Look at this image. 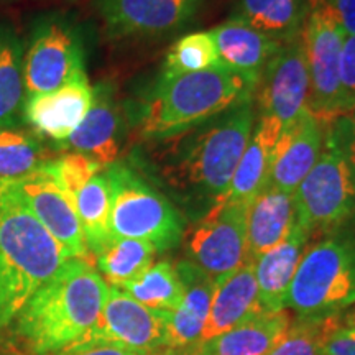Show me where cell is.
Wrapping results in <instances>:
<instances>
[{
	"mask_svg": "<svg viewBox=\"0 0 355 355\" xmlns=\"http://www.w3.org/2000/svg\"><path fill=\"white\" fill-rule=\"evenodd\" d=\"M255 127L254 99L153 144L150 170L180 201L206 206L224 201Z\"/></svg>",
	"mask_w": 355,
	"mask_h": 355,
	"instance_id": "1",
	"label": "cell"
},
{
	"mask_svg": "<svg viewBox=\"0 0 355 355\" xmlns=\"http://www.w3.org/2000/svg\"><path fill=\"white\" fill-rule=\"evenodd\" d=\"M109 285L89 260L69 259L15 318V334L32 355L79 343L96 326Z\"/></svg>",
	"mask_w": 355,
	"mask_h": 355,
	"instance_id": "2",
	"label": "cell"
},
{
	"mask_svg": "<svg viewBox=\"0 0 355 355\" xmlns=\"http://www.w3.org/2000/svg\"><path fill=\"white\" fill-rule=\"evenodd\" d=\"M71 257L10 186H0V329Z\"/></svg>",
	"mask_w": 355,
	"mask_h": 355,
	"instance_id": "3",
	"label": "cell"
},
{
	"mask_svg": "<svg viewBox=\"0 0 355 355\" xmlns=\"http://www.w3.org/2000/svg\"><path fill=\"white\" fill-rule=\"evenodd\" d=\"M254 86L222 64L180 76L159 74L140 101L137 125L146 140L165 139L254 99Z\"/></svg>",
	"mask_w": 355,
	"mask_h": 355,
	"instance_id": "4",
	"label": "cell"
},
{
	"mask_svg": "<svg viewBox=\"0 0 355 355\" xmlns=\"http://www.w3.org/2000/svg\"><path fill=\"white\" fill-rule=\"evenodd\" d=\"M110 188V237L152 243L157 252L176 247L184 235V219L165 194L128 163L105 168Z\"/></svg>",
	"mask_w": 355,
	"mask_h": 355,
	"instance_id": "5",
	"label": "cell"
},
{
	"mask_svg": "<svg viewBox=\"0 0 355 355\" xmlns=\"http://www.w3.org/2000/svg\"><path fill=\"white\" fill-rule=\"evenodd\" d=\"M355 301V239L334 235L306 248L285 308L300 319L339 314Z\"/></svg>",
	"mask_w": 355,
	"mask_h": 355,
	"instance_id": "6",
	"label": "cell"
},
{
	"mask_svg": "<svg viewBox=\"0 0 355 355\" xmlns=\"http://www.w3.org/2000/svg\"><path fill=\"white\" fill-rule=\"evenodd\" d=\"M81 74L86 68L76 26L60 15L37 20L24 50L25 97L56 91Z\"/></svg>",
	"mask_w": 355,
	"mask_h": 355,
	"instance_id": "7",
	"label": "cell"
},
{
	"mask_svg": "<svg viewBox=\"0 0 355 355\" xmlns=\"http://www.w3.org/2000/svg\"><path fill=\"white\" fill-rule=\"evenodd\" d=\"M295 201L298 222L311 234L339 227L355 214V176L327 135L316 165L295 191Z\"/></svg>",
	"mask_w": 355,
	"mask_h": 355,
	"instance_id": "8",
	"label": "cell"
},
{
	"mask_svg": "<svg viewBox=\"0 0 355 355\" xmlns=\"http://www.w3.org/2000/svg\"><path fill=\"white\" fill-rule=\"evenodd\" d=\"M309 13L301 32L309 69V114L324 123L343 115L340 53L345 35L322 6L308 0Z\"/></svg>",
	"mask_w": 355,
	"mask_h": 355,
	"instance_id": "9",
	"label": "cell"
},
{
	"mask_svg": "<svg viewBox=\"0 0 355 355\" xmlns=\"http://www.w3.org/2000/svg\"><path fill=\"white\" fill-rule=\"evenodd\" d=\"M245 202L220 201L186 232L189 261L214 279L248 263Z\"/></svg>",
	"mask_w": 355,
	"mask_h": 355,
	"instance_id": "10",
	"label": "cell"
},
{
	"mask_svg": "<svg viewBox=\"0 0 355 355\" xmlns=\"http://www.w3.org/2000/svg\"><path fill=\"white\" fill-rule=\"evenodd\" d=\"M260 117L278 122L291 132L309 112V69L303 38L283 43L265 66L254 92Z\"/></svg>",
	"mask_w": 355,
	"mask_h": 355,
	"instance_id": "11",
	"label": "cell"
},
{
	"mask_svg": "<svg viewBox=\"0 0 355 355\" xmlns=\"http://www.w3.org/2000/svg\"><path fill=\"white\" fill-rule=\"evenodd\" d=\"M166 314L140 304L121 288L109 286L99 321L84 339L104 340L139 355H152L168 349Z\"/></svg>",
	"mask_w": 355,
	"mask_h": 355,
	"instance_id": "12",
	"label": "cell"
},
{
	"mask_svg": "<svg viewBox=\"0 0 355 355\" xmlns=\"http://www.w3.org/2000/svg\"><path fill=\"white\" fill-rule=\"evenodd\" d=\"M110 38H155L183 28L199 0H96Z\"/></svg>",
	"mask_w": 355,
	"mask_h": 355,
	"instance_id": "13",
	"label": "cell"
},
{
	"mask_svg": "<svg viewBox=\"0 0 355 355\" xmlns=\"http://www.w3.org/2000/svg\"><path fill=\"white\" fill-rule=\"evenodd\" d=\"M8 186L15 191L40 224L63 245L71 259L89 260L91 254L84 239L76 204L46 173L42 171V168Z\"/></svg>",
	"mask_w": 355,
	"mask_h": 355,
	"instance_id": "14",
	"label": "cell"
},
{
	"mask_svg": "<svg viewBox=\"0 0 355 355\" xmlns=\"http://www.w3.org/2000/svg\"><path fill=\"white\" fill-rule=\"evenodd\" d=\"M123 139V110L115 89L109 83H99L92 87V102L86 117L61 145L83 153L107 168L119 162Z\"/></svg>",
	"mask_w": 355,
	"mask_h": 355,
	"instance_id": "15",
	"label": "cell"
},
{
	"mask_svg": "<svg viewBox=\"0 0 355 355\" xmlns=\"http://www.w3.org/2000/svg\"><path fill=\"white\" fill-rule=\"evenodd\" d=\"M91 102L92 87L87 74H81L56 91L25 97L21 117L35 132L61 146L86 117Z\"/></svg>",
	"mask_w": 355,
	"mask_h": 355,
	"instance_id": "16",
	"label": "cell"
},
{
	"mask_svg": "<svg viewBox=\"0 0 355 355\" xmlns=\"http://www.w3.org/2000/svg\"><path fill=\"white\" fill-rule=\"evenodd\" d=\"M261 313L266 311L261 309L259 301L255 266L254 261H248L230 275L216 279L209 316L199 343L225 334Z\"/></svg>",
	"mask_w": 355,
	"mask_h": 355,
	"instance_id": "17",
	"label": "cell"
},
{
	"mask_svg": "<svg viewBox=\"0 0 355 355\" xmlns=\"http://www.w3.org/2000/svg\"><path fill=\"white\" fill-rule=\"evenodd\" d=\"M176 272L183 283L184 295L181 304L166 314L168 349L186 350L199 344L207 316H209L216 279L202 272L193 261L176 263Z\"/></svg>",
	"mask_w": 355,
	"mask_h": 355,
	"instance_id": "18",
	"label": "cell"
},
{
	"mask_svg": "<svg viewBox=\"0 0 355 355\" xmlns=\"http://www.w3.org/2000/svg\"><path fill=\"white\" fill-rule=\"evenodd\" d=\"M216 42L219 63L257 87L266 63L282 43L260 33L254 26L232 17L209 30Z\"/></svg>",
	"mask_w": 355,
	"mask_h": 355,
	"instance_id": "19",
	"label": "cell"
},
{
	"mask_svg": "<svg viewBox=\"0 0 355 355\" xmlns=\"http://www.w3.org/2000/svg\"><path fill=\"white\" fill-rule=\"evenodd\" d=\"M326 125L327 123L308 112L291 132L283 133L266 184L295 194L301 181L321 157Z\"/></svg>",
	"mask_w": 355,
	"mask_h": 355,
	"instance_id": "20",
	"label": "cell"
},
{
	"mask_svg": "<svg viewBox=\"0 0 355 355\" xmlns=\"http://www.w3.org/2000/svg\"><path fill=\"white\" fill-rule=\"evenodd\" d=\"M298 224L295 194L266 184L247 207V255L255 261L277 247Z\"/></svg>",
	"mask_w": 355,
	"mask_h": 355,
	"instance_id": "21",
	"label": "cell"
},
{
	"mask_svg": "<svg viewBox=\"0 0 355 355\" xmlns=\"http://www.w3.org/2000/svg\"><path fill=\"white\" fill-rule=\"evenodd\" d=\"M309 235V230L298 222L285 241L270 248L254 261L259 301L261 309L266 313L286 309L288 290L306 252Z\"/></svg>",
	"mask_w": 355,
	"mask_h": 355,
	"instance_id": "22",
	"label": "cell"
},
{
	"mask_svg": "<svg viewBox=\"0 0 355 355\" xmlns=\"http://www.w3.org/2000/svg\"><path fill=\"white\" fill-rule=\"evenodd\" d=\"M282 137L283 128L278 122L268 117L259 119L241 162L235 168L224 201L250 204L252 199L265 188Z\"/></svg>",
	"mask_w": 355,
	"mask_h": 355,
	"instance_id": "23",
	"label": "cell"
},
{
	"mask_svg": "<svg viewBox=\"0 0 355 355\" xmlns=\"http://www.w3.org/2000/svg\"><path fill=\"white\" fill-rule=\"evenodd\" d=\"M293 324L286 309L261 313L225 334L199 343L191 355H268L285 337Z\"/></svg>",
	"mask_w": 355,
	"mask_h": 355,
	"instance_id": "24",
	"label": "cell"
},
{
	"mask_svg": "<svg viewBox=\"0 0 355 355\" xmlns=\"http://www.w3.org/2000/svg\"><path fill=\"white\" fill-rule=\"evenodd\" d=\"M308 13V0H239L235 17L283 44L301 37Z\"/></svg>",
	"mask_w": 355,
	"mask_h": 355,
	"instance_id": "25",
	"label": "cell"
},
{
	"mask_svg": "<svg viewBox=\"0 0 355 355\" xmlns=\"http://www.w3.org/2000/svg\"><path fill=\"white\" fill-rule=\"evenodd\" d=\"M24 44L0 24V128L15 127L24 114Z\"/></svg>",
	"mask_w": 355,
	"mask_h": 355,
	"instance_id": "26",
	"label": "cell"
},
{
	"mask_svg": "<svg viewBox=\"0 0 355 355\" xmlns=\"http://www.w3.org/2000/svg\"><path fill=\"white\" fill-rule=\"evenodd\" d=\"M155 255L157 248L152 243L110 237L96 255L97 272L109 286L121 288L145 273L155 263Z\"/></svg>",
	"mask_w": 355,
	"mask_h": 355,
	"instance_id": "27",
	"label": "cell"
},
{
	"mask_svg": "<svg viewBox=\"0 0 355 355\" xmlns=\"http://www.w3.org/2000/svg\"><path fill=\"white\" fill-rule=\"evenodd\" d=\"M74 204H76V212L79 222H81L89 254L96 257L110 239V188L105 171L97 173L79 191Z\"/></svg>",
	"mask_w": 355,
	"mask_h": 355,
	"instance_id": "28",
	"label": "cell"
},
{
	"mask_svg": "<svg viewBox=\"0 0 355 355\" xmlns=\"http://www.w3.org/2000/svg\"><path fill=\"white\" fill-rule=\"evenodd\" d=\"M121 290L130 295L140 304L159 311V313L175 311L181 304L184 295L183 283L176 272V266L170 261L153 263L139 278L121 286Z\"/></svg>",
	"mask_w": 355,
	"mask_h": 355,
	"instance_id": "29",
	"label": "cell"
},
{
	"mask_svg": "<svg viewBox=\"0 0 355 355\" xmlns=\"http://www.w3.org/2000/svg\"><path fill=\"white\" fill-rule=\"evenodd\" d=\"M44 162V150L37 137L15 127L0 128V186L32 175Z\"/></svg>",
	"mask_w": 355,
	"mask_h": 355,
	"instance_id": "30",
	"label": "cell"
},
{
	"mask_svg": "<svg viewBox=\"0 0 355 355\" xmlns=\"http://www.w3.org/2000/svg\"><path fill=\"white\" fill-rule=\"evenodd\" d=\"M217 64H220L219 55L211 32H194L184 35L170 48L162 74L168 78L180 76L214 68Z\"/></svg>",
	"mask_w": 355,
	"mask_h": 355,
	"instance_id": "31",
	"label": "cell"
},
{
	"mask_svg": "<svg viewBox=\"0 0 355 355\" xmlns=\"http://www.w3.org/2000/svg\"><path fill=\"white\" fill-rule=\"evenodd\" d=\"M343 326L339 314L326 318L300 319L268 355H326L324 344L332 332Z\"/></svg>",
	"mask_w": 355,
	"mask_h": 355,
	"instance_id": "32",
	"label": "cell"
},
{
	"mask_svg": "<svg viewBox=\"0 0 355 355\" xmlns=\"http://www.w3.org/2000/svg\"><path fill=\"white\" fill-rule=\"evenodd\" d=\"M102 166L94 159L83 153H64L60 158L46 159L42 165V171L46 173L68 196L76 199L78 193L89 181L101 173Z\"/></svg>",
	"mask_w": 355,
	"mask_h": 355,
	"instance_id": "33",
	"label": "cell"
},
{
	"mask_svg": "<svg viewBox=\"0 0 355 355\" xmlns=\"http://www.w3.org/2000/svg\"><path fill=\"white\" fill-rule=\"evenodd\" d=\"M326 135L347 159L350 170L355 176V110L350 114L339 115L327 123Z\"/></svg>",
	"mask_w": 355,
	"mask_h": 355,
	"instance_id": "34",
	"label": "cell"
},
{
	"mask_svg": "<svg viewBox=\"0 0 355 355\" xmlns=\"http://www.w3.org/2000/svg\"><path fill=\"white\" fill-rule=\"evenodd\" d=\"M340 107L343 115L355 110V37H345L340 53Z\"/></svg>",
	"mask_w": 355,
	"mask_h": 355,
	"instance_id": "35",
	"label": "cell"
},
{
	"mask_svg": "<svg viewBox=\"0 0 355 355\" xmlns=\"http://www.w3.org/2000/svg\"><path fill=\"white\" fill-rule=\"evenodd\" d=\"M51 355H139L121 345L104 343L97 339H81L79 343L69 345L60 352Z\"/></svg>",
	"mask_w": 355,
	"mask_h": 355,
	"instance_id": "36",
	"label": "cell"
},
{
	"mask_svg": "<svg viewBox=\"0 0 355 355\" xmlns=\"http://www.w3.org/2000/svg\"><path fill=\"white\" fill-rule=\"evenodd\" d=\"M334 17L345 37H355V0H311Z\"/></svg>",
	"mask_w": 355,
	"mask_h": 355,
	"instance_id": "37",
	"label": "cell"
},
{
	"mask_svg": "<svg viewBox=\"0 0 355 355\" xmlns=\"http://www.w3.org/2000/svg\"><path fill=\"white\" fill-rule=\"evenodd\" d=\"M326 355H355V329L340 326L324 344Z\"/></svg>",
	"mask_w": 355,
	"mask_h": 355,
	"instance_id": "38",
	"label": "cell"
},
{
	"mask_svg": "<svg viewBox=\"0 0 355 355\" xmlns=\"http://www.w3.org/2000/svg\"><path fill=\"white\" fill-rule=\"evenodd\" d=\"M343 319V326L349 327V329H355V301L349 308L344 309V314L340 316Z\"/></svg>",
	"mask_w": 355,
	"mask_h": 355,
	"instance_id": "39",
	"label": "cell"
},
{
	"mask_svg": "<svg viewBox=\"0 0 355 355\" xmlns=\"http://www.w3.org/2000/svg\"><path fill=\"white\" fill-rule=\"evenodd\" d=\"M159 355H191V352H189V350H188V352H186V350L166 349V352H163V354H159Z\"/></svg>",
	"mask_w": 355,
	"mask_h": 355,
	"instance_id": "40",
	"label": "cell"
}]
</instances>
